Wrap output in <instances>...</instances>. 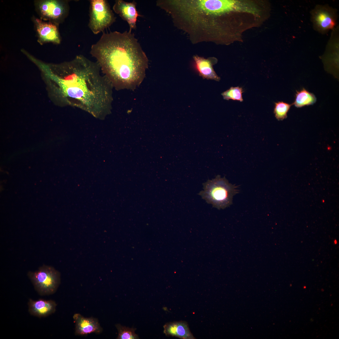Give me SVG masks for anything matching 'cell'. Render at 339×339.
Wrapping results in <instances>:
<instances>
[{"label":"cell","mask_w":339,"mask_h":339,"mask_svg":"<svg viewBox=\"0 0 339 339\" xmlns=\"http://www.w3.org/2000/svg\"><path fill=\"white\" fill-rule=\"evenodd\" d=\"M164 333L167 336L183 339L195 338L190 331L187 323L184 321L167 323L164 325Z\"/></svg>","instance_id":"cell-14"},{"label":"cell","mask_w":339,"mask_h":339,"mask_svg":"<svg viewBox=\"0 0 339 339\" xmlns=\"http://www.w3.org/2000/svg\"><path fill=\"white\" fill-rule=\"evenodd\" d=\"M136 6V3L134 1L128 2L122 0H116L113 7L114 12L127 22L130 32L132 30L136 29L137 18L141 16Z\"/></svg>","instance_id":"cell-10"},{"label":"cell","mask_w":339,"mask_h":339,"mask_svg":"<svg viewBox=\"0 0 339 339\" xmlns=\"http://www.w3.org/2000/svg\"><path fill=\"white\" fill-rule=\"evenodd\" d=\"M28 276L35 290L42 296L55 293L60 283V274L53 267L44 265L35 272H29Z\"/></svg>","instance_id":"cell-5"},{"label":"cell","mask_w":339,"mask_h":339,"mask_svg":"<svg viewBox=\"0 0 339 339\" xmlns=\"http://www.w3.org/2000/svg\"><path fill=\"white\" fill-rule=\"evenodd\" d=\"M292 105L282 101L275 102L273 112L276 119L282 121L287 118L288 113Z\"/></svg>","instance_id":"cell-16"},{"label":"cell","mask_w":339,"mask_h":339,"mask_svg":"<svg viewBox=\"0 0 339 339\" xmlns=\"http://www.w3.org/2000/svg\"><path fill=\"white\" fill-rule=\"evenodd\" d=\"M73 318L75 323L76 335L84 336L93 333L99 334L103 331V329L96 318L85 317L79 313L74 314Z\"/></svg>","instance_id":"cell-12"},{"label":"cell","mask_w":339,"mask_h":339,"mask_svg":"<svg viewBox=\"0 0 339 339\" xmlns=\"http://www.w3.org/2000/svg\"><path fill=\"white\" fill-rule=\"evenodd\" d=\"M88 27L94 34L103 32L116 21V17L106 0H90Z\"/></svg>","instance_id":"cell-6"},{"label":"cell","mask_w":339,"mask_h":339,"mask_svg":"<svg viewBox=\"0 0 339 339\" xmlns=\"http://www.w3.org/2000/svg\"><path fill=\"white\" fill-rule=\"evenodd\" d=\"M156 3L192 44H231L234 18L229 0H159Z\"/></svg>","instance_id":"cell-2"},{"label":"cell","mask_w":339,"mask_h":339,"mask_svg":"<svg viewBox=\"0 0 339 339\" xmlns=\"http://www.w3.org/2000/svg\"><path fill=\"white\" fill-rule=\"evenodd\" d=\"M193 68L199 75L203 79L219 81L220 78L216 73L213 66L218 62L217 59L214 57L205 58L197 55L193 57Z\"/></svg>","instance_id":"cell-11"},{"label":"cell","mask_w":339,"mask_h":339,"mask_svg":"<svg viewBox=\"0 0 339 339\" xmlns=\"http://www.w3.org/2000/svg\"><path fill=\"white\" fill-rule=\"evenodd\" d=\"M28 305L30 315L40 318L47 317L54 313L57 304L52 300L40 299L35 300L30 299Z\"/></svg>","instance_id":"cell-13"},{"label":"cell","mask_w":339,"mask_h":339,"mask_svg":"<svg viewBox=\"0 0 339 339\" xmlns=\"http://www.w3.org/2000/svg\"><path fill=\"white\" fill-rule=\"evenodd\" d=\"M69 2L66 0H36L34 5L39 18L59 25L69 14Z\"/></svg>","instance_id":"cell-7"},{"label":"cell","mask_w":339,"mask_h":339,"mask_svg":"<svg viewBox=\"0 0 339 339\" xmlns=\"http://www.w3.org/2000/svg\"><path fill=\"white\" fill-rule=\"evenodd\" d=\"M316 101V98L313 93L303 88L300 90L296 91L294 100L292 105L297 108H301L312 105Z\"/></svg>","instance_id":"cell-15"},{"label":"cell","mask_w":339,"mask_h":339,"mask_svg":"<svg viewBox=\"0 0 339 339\" xmlns=\"http://www.w3.org/2000/svg\"><path fill=\"white\" fill-rule=\"evenodd\" d=\"M90 53L117 89L136 88L143 81L148 67L145 53L129 31L103 33L92 45Z\"/></svg>","instance_id":"cell-3"},{"label":"cell","mask_w":339,"mask_h":339,"mask_svg":"<svg viewBox=\"0 0 339 339\" xmlns=\"http://www.w3.org/2000/svg\"><path fill=\"white\" fill-rule=\"evenodd\" d=\"M37 65L54 84L59 99L84 110L97 118L110 112L113 87L96 62L82 55L69 62Z\"/></svg>","instance_id":"cell-1"},{"label":"cell","mask_w":339,"mask_h":339,"mask_svg":"<svg viewBox=\"0 0 339 339\" xmlns=\"http://www.w3.org/2000/svg\"><path fill=\"white\" fill-rule=\"evenodd\" d=\"M336 9L327 4H317L310 11L314 29L324 35L335 28L338 18Z\"/></svg>","instance_id":"cell-8"},{"label":"cell","mask_w":339,"mask_h":339,"mask_svg":"<svg viewBox=\"0 0 339 339\" xmlns=\"http://www.w3.org/2000/svg\"><path fill=\"white\" fill-rule=\"evenodd\" d=\"M243 92L242 87H231L229 89L223 92L221 94L224 100H231L242 102L243 101L242 97Z\"/></svg>","instance_id":"cell-17"},{"label":"cell","mask_w":339,"mask_h":339,"mask_svg":"<svg viewBox=\"0 0 339 339\" xmlns=\"http://www.w3.org/2000/svg\"><path fill=\"white\" fill-rule=\"evenodd\" d=\"M203 185V190L198 195L218 209H224L230 205L233 196L239 191L238 186L229 183L225 177L221 178L219 175L208 180Z\"/></svg>","instance_id":"cell-4"},{"label":"cell","mask_w":339,"mask_h":339,"mask_svg":"<svg viewBox=\"0 0 339 339\" xmlns=\"http://www.w3.org/2000/svg\"><path fill=\"white\" fill-rule=\"evenodd\" d=\"M32 20L36 32L37 42L41 45L52 43L59 44L61 37L59 30V25L52 22L44 21L35 16Z\"/></svg>","instance_id":"cell-9"},{"label":"cell","mask_w":339,"mask_h":339,"mask_svg":"<svg viewBox=\"0 0 339 339\" xmlns=\"http://www.w3.org/2000/svg\"><path fill=\"white\" fill-rule=\"evenodd\" d=\"M116 327L118 331V339H139L137 335L135 333L136 329L123 326L120 324H117Z\"/></svg>","instance_id":"cell-18"}]
</instances>
